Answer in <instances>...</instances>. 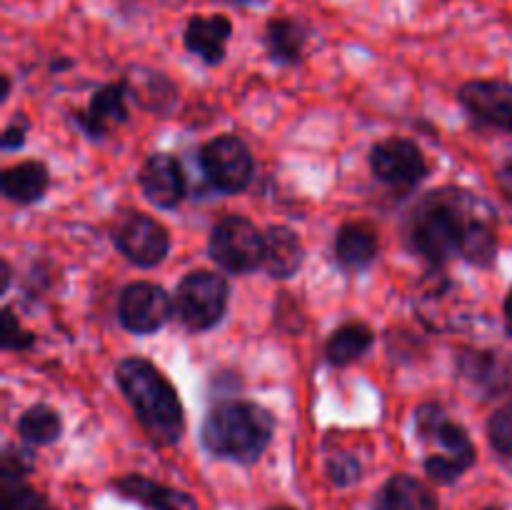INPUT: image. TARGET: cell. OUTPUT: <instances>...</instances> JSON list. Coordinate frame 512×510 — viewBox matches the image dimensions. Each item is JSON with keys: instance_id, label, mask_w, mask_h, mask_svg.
I'll use <instances>...</instances> for the list:
<instances>
[{"instance_id": "obj_1", "label": "cell", "mask_w": 512, "mask_h": 510, "mask_svg": "<svg viewBox=\"0 0 512 510\" xmlns=\"http://www.w3.org/2000/svg\"><path fill=\"white\" fill-rule=\"evenodd\" d=\"M408 240L430 265H443L455 255L473 265H490L498 253L495 213L468 190H433L410 215Z\"/></svg>"}, {"instance_id": "obj_12", "label": "cell", "mask_w": 512, "mask_h": 510, "mask_svg": "<svg viewBox=\"0 0 512 510\" xmlns=\"http://www.w3.org/2000/svg\"><path fill=\"white\" fill-rule=\"evenodd\" d=\"M458 100L475 120L512 133V83L470 80V83L460 85Z\"/></svg>"}, {"instance_id": "obj_22", "label": "cell", "mask_w": 512, "mask_h": 510, "mask_svg": "<svg viewBox=\"0 0 512 510\" xmlns=\"http://www.w3.org/2000/svg\"><path fill=\"white\" fill-rule=\"evenodd\" d=\"M335 258L345 270H363L378 258V238L363 223H348L335 235Z\"/></svg>"}, {"instance_id": "obj_32", "label": "cell", "mask_w": 512, "mask_h": 510, "mask_svg": "<svg viewBox=\"0 0 512 510\" xmlns=\"http://www.w3.org/2000/svg\"><path fill=\"white\" fill-rule=\"evenodd\" d=\"M498 185H500V190H503L505 198L512 203V158L505 160L503 168L498 170Z\"/></svg>"}, {"instance_id": "obj_34", "label": "cell", "mask_w": 512, "mask_h": 510, "mask_svg": "<svg viewBox=\"0 0 512 510\" xmlns=\"http://www.w3.org/2000/svg\"><path fill=\"white\" fill-rule=\"evenodd\" d=\"M8 93H10V78H8V75H3V90H0V95H3V100L8 98Z\"/></svg>"}, {"instance_id": "obj_16", "label": "cell", "mask_w": 512, "mask_h": 510, "mask_svg": "<svg viewBox=\"0 0 512 510\" xmlns=\"http://www.w3.org/2000/svg\"><path fill=\"white\" fill-rule=\"evenodd\" d=\"M113 485L123 498L135 500L150 510H198L193 495L155 483L145 475H125V478L115 480Z\"/></svg>"}, {"instance_id": "obj_29", "label": "cell", "mask_w": 512, "mask_h": 510, "mask_svg": "<svg viewBox=\"0 0 512 510\" xmlns=\"http://www.w3.org/2000/svg\"><path fill=\"white\" fill-rule=\"evenodd\" d=\"M328 473L335 485H353L355 480L360 478V473H363V465H360L353 455L338 453L328 463Z\"/></svg>"}, {"instance_id": "obj_8", "label": "cell", "mask_w": 512, "mask_h": 510, "mask_svg": "<svg viewBox=\"0 0 512 510\" xmlns=\"http://www.w3.org/2000/svg\"><path fill=\"white\" fill-rule=\"evenodd\" d=\"M173 310L175 303L170 295L155 283H130L120 290L118 320L130 333H155L168 323Z\"/></svg>"}, {"instance_id": "obj_4", "label": "cell", "mask_w": 512, "mask_h": 510, "mask_svg": "<svg viewBox=\"0 0 512 510\" xmlns=\"http://www.w3.org/2000/svg\"><path fill=\"white\" fill-rule=\"evenodd\" d=\"M228 280L213 270L188 273L175 288V313L193 333L215 328L228 308Z\"/></svg>"}, {"instance_id": "obj_25", "label": "cell", "mask_w": 512, "mask_h": 510, "mask_svg": "<svg viewBox=\"0 0 512 510\" xmlns=\"http://www.w3.org/2000/svg\"><path fill=\"white\" fill-rule=\"evenodd\" d=\"M0 505H3V510H50L45 495L28 488L23 480H3Z\"/></svg>"}, {"instance_id": "obj_19", "label": "cell", "mask_w": 512, "mask_h": 510, "mask_svg": "<svg viewBox=\"0 0 512 510\" xmlns=\"http://www.w3.org/2000/svg\"><path fill=\"white\" fill-rule=\"evenodd\" d=\"M373 510H438V498L413 475H393L380 488Z\"/></svg>"}, {"instance_id": "obj_36", "label": "cell", "mask_w": 512, "mask_h": 510, "mask_svg": "<svg viewBox=\"0 0 512 510\" xmlns=\"http://www.w3.org/2000/svg\"><path fill=\"white\" fill-rule=\"evenodd\" d=\"M270 510H293V508H285V505H278V508H270Z\"/></svg>"}, {"instance_id": "obj_18", "label": "cell", "mask_w": 512, "mask_h": 510, "mask_svg": "<svg viewBox=\"0 0 512 510\" xmlns=\"http://www.w3.org/2000/svg\"><path fill=\"white\" fill-rule=\"evenodd\" d=\"M128 93L133 95L135 103L143 105L150 113H168L178 103V90L168 75L150 68H133L125 75Z\"/></svg>"}, {"instance_id": "obj_27", "label": "cell", "mask_w": 512, "mask_h": 510, "mask_svg": "<svg viewBox=\"0 0 512 510\" xmlns=\"http://www.w3.org/2000/svg\"><path fill=\"white\" fill-rule=\"evenodd\" d=\"M35 343V333H30L28 328H23L18 320V315L13 313V308L3 310V348L20 353V350H28Z\"/></svg>"}, {"instance_id": "obj_37", "label": "cell", "mask_w": 512, "mask_h": 510, "mask_svg": "<svg viewBox=\"0 0 512 510\" xmlns=\"http://www.w3.org/2000/svg\"><path fill=\"white\" fill-rule=\"evenodd\" d=\"M488 510H498V508H488Z\"/></svg>"}, {"instance_id": "obj_24", "label": "cell", "mask_w": 512, "mask_h": 510, "mask_svg": "<svg viewBox=\"0 0 512 510\" xmlns=\"http://www.w3.org/2000/svg\"><path fill=\"white\" fill-rule=\"evenodd\" d=\"M18 435L30 445H50L63 433V420L50 405H33L18 418Z\"/></svg>"}, {"instance_id": "obj_21", "label": "cell", "mask_w": 512, "mask_h": 510, "mask_svg": "<svg viewBox=\"0 0 512 510\" xmlns=\"http://www.w3.org/2000/svg\"><path fill=\"white\" fill-rule=\"evenodd\" d=\"M308 28L298 18H273L265 28V48L280 65H298L303 60Z\"/></svg>"}, {"instance_id": "obj_5", "label": "cell", "mask_w": 512, "mask_h": 510, "mask_svg": "<svg viewBox=\"0 0 512 510\" xmlns=\"http://www.w3.org/2000/svg\"><path fill=\"white\" fill-rule=\"evenodd\" d=\"M208 250L210 258L228 273H250L263 268L265 233L243 215H225L210 233Z\"/></svg>"}, {"instance_id": "obj_3", "label": "cell", "mask_w": 512, "mask_h": 510, "mask_svg": "<svg viewBox=\"0 0 512 510\" xmlns=\"http://www.w3.org/2000/svg\"><path fill=\"white\" fill-rule=\"evenodd\" d=\"M275 418L268 408L250 400L218 403L200 428V440L210 455L253 465L273 440Z\"/></svg>"}, {"instance_id": "obj_7", "label": "cell", "mask_w": 512, "mask_h": 510, "mask_svg": "<svg viewBox=\"0 0 512 510\" xmlns=\"http://www.w3.org/2000/svg\"><path fill=\"white\" fill-rule=\"evenodd\" d=\"M370 168L373 175L385 185L408 190L428 178V160L423 150L405 138L380 140L370 150Z\"/></svg>"}, {"instance_id": "obj_13", "label": "cell", "mask_w": 512, "mask_h": 510, "mask_svg": "<svg viewBox=\"0 0 512 510\" xmlns=\"http://www.w3.org/2000/svg\"><path fill=\"white\" fill-rule=\"evenodd\" d=\"M140 188L145 198L158 208L170 210L183 203L185 198V173L178 158L168 153H155L140 168Z\"/></svg>"}, {"instance_id": "obj_23", "label": "cell", "mask_w": 512, "mask_h": 510, "mask_svg": "<svg viewBox=\"0 0 512 510\" xmlns=\"http://www.w3.org/2000/svg\"><path fill=\"white\" fill-rule=\"evenodd\" d=\"M373 340L375 333L370 325L358 323V320L340 325V328L330 335L328 343H325V360H328L330 365L355 363V360L363 358V355L368 353Z\"/></svg>"}, {"instance_id": "obj_6", "label": "cell", "mask_w": 512, "mask_h": 510, "mask_svg": "<svg viewBox=\"0 0 512 510\" xmlns=\"http://www.w3.org/2000/svg\"><path fill=\"white\" fill-rule=\"evenodd\" d=\"M200 168L220 193H240L253 180L255 160L238 135H220L200 148Z\"/></svg>"}, {"instance_id": "obj_28", "label": "cell", "mask_w": 512, "mask_h": 510, "mask_svg": "<svg viewBox=\"0 0 512 510\" xmlns=\"http://www.w3.org/2000/svg\"><path fill=\"white\" fill-rule=\"evenodd\" d=\"M425 473H428L430 478L435 480V483L450 485L465 473V468H463V465L455 463V460H448V458H443V455L433 453V455H428V458H425Z\"/></svg>"}, {"instance_id": "obj_33", "label": "cell", "mask_w": 512, "mask_h": 510, "mask_svg": "<svg viewBox=\"0 0 512 510\" xmlns=\"http://www.w3.org/2000/svg\"><path fill=\"white\" fill-rule=\"evenodd\" d=\"M505 328L512 335V290L508 293V298H505Z\"/></svg>"}, {"instance_id": "obj_20", "label": "cell", "mask_w": 512, "mask_h": 510, "mask_svg": "<svg viewBox=\"0 0 512 510\" xmlns=\"http://www.w3.org/2000/svg\"><path fill=\"white\" fill-rule=\"evenodd\" d=\"M50 185V173L43 163L38 160H28V163H18L13 168H5L0 175V188L3 195L13 203H35L45 195Z\"/></svg>"}, {"instance_id": "obj_10", "label": "cell", "mask_w": 512, "mask_h": 510, "mask_svg": "<svg viewBox=\"0 0 512 510\" xmlns=\"http://www.w3.org/2000/svg\"><path fill=\"white\" fill-rule=\"evenodd\" d=\"M415 425H418V438L423 443L438 445L443 458L455 460L465 470L475 463V445L470 440L468 430L463 425L453 423L438 403H423L415 410Z\"/></svg>"}, {"instance_id": "obj_26", "label": "cell", "mask_w": 512, "mask_h": 510, "mask_svg": "<svg viewBox=\"0 0 512 510\" xmlns=\"http://www.w3.org/2000/svg\"><path fill=\"white\" fill-rule=\"evenodd\" d=\"M488 438L500 455L512 458V403L495 410L493 418L488 420Z\"/></svg>"}, {"instance_id": "obj_30", "label": "cell", "mask_w": 512, "mask_h": 510, "mask_svg": "<svg viewBox=\"0 0 512 510\" xmlns=\"http://www.w3.org/2000/svg\"><path fill=\"white\" fill-rule=\"evenodd\" d=\"M33 470V458L25 450L5 448L3 463H0V475L3 480H23V475H28Z\"/></svg>"}, {"instance_id": "obj_31", "label": "cell", "mask_w": 512, "mask_h": 510, "mask_svg": "<svg viewBox=\"0 0 512 510\" xmlns=\"http://www.w3.org/2000/svg\"><path fill=\"white\" fill-rule=\"evenodd\" d=\"M25 133H28V125L20 123V120H18V123L8 125V128H5V133H3V150L23 148Z\"/></svg>"}, {"instance_id": "obj_2", "label": "cell", "mask_w": 512, "mask_h": 510, "mask_svg": "<svg viewBox=\"0 0 512 510\" xmlns=\"http://www.w3.org/2000/svg\"><path fill=\"white\" fill-rule=\"evenodd\" d=\"M115 380L133 405L145 433L158 445H175L185 433V410L170 380L145 358H125Z\"/></svg>"}, {"instance_id": "obj_14", "label": "cell", "mask_w": 512, "mask_h": 510, "mask_svg": "<svg viewBox=\"0 0 512 510\" xmlns=\"http://www.w3.org/2000/svg\"><path fill=\"white\" fill-rule=\"evenodd\" d=\"M128 85L125 80L120 83H108L90 98L88 110L78 113V125L85 135L90 138H103V135L113 133L115 128L128 120Z\"/></svg>"}, {"instance_id": "obj_35", "label": "cell", "mask_w": 512, "mask_h": 510, "mask_svg": "<svg viewBox=\"0 0 512 510\" xmlns=\"http://www.w3.org/2000/svg\"><path fill=\"white\" fill-rule=\"evenodd\" d=\"M233 5H255V3H265V0H228Z\"/></svg>"}, {"instance_id": "obj_15", "label": "cell", "mask_w": 512, "mask_h": 510, "mask_svg": "<svg viewBox=\"0 0 512 510\" xmlns=\"http://www.w3.org/2000/svg\"><path fill=\"white\" fill-rule=\"evenodd\" d=\"M233 35V23L225 15H193L185 25L183 43L203 63H223L228 40Z\"/></svg>"}, {"instance_id": "obj_9", "label": "cell", "mask_w": 512, "mask_h": 510, "mask_svg": "<svg viewBox=\"0 0 512 510\" xmlns=\"http://www.w3.org/2000/svg\"><path fill=\"white\" fill-rule=\"evenodd\" d=\"M113 243L125 258L140 268H155L170 250V235L165 225L145 213H130L118 223Z\"/></svg>"}, {"instance_id": "obj_17", "label": "cell", "mask_w": 512, "mask_h": 510, "mask_svg": "<svg viewBox=\"0 0 512 510\" xmlns=\"http://www.w3.org/2000/svg\"><path fill=\"white\" fill-rule=\"evenodd\" d=\"M303 243L295 235V230L273 225L265 230V253H263V270L270 278L288 280L303 265Z\"/></svg>"}, {"instance_id": "obj_11", "label": "cell", "mask_w": 512, "mask_h": 510, "mask_svg": "<svg viewBox=\"0 0 512 510\" xmlns=\"http://www.w3.org/2000/svg\"><path fill=\"white\" fill-rule=\"evenodd\" d=\"M458 375L483 398H498L512 388V363L500 350L465 348L455 358Z\"/></svg>"}]
</instances>
